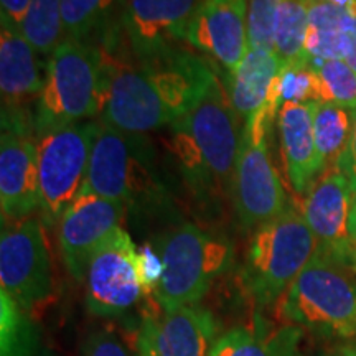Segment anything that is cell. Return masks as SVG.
<instances>
[{"label": "cell", "instance_id": "cell-1", "mask_svg": "<svg viewBox=\"0 0 356 356\" xmlns=\"http://www.w3.org/2000/svg\"><path fill=\"white\" fill-rule=\"evenodd\" d=\"M243 127L218 76L197 104L172 124L173 152L197 191L220 186L231 195Z\"/></svg>", "mask_w": 356, "mask_h": 356}, {"label": "cell", "instance_id": "cell-2", "mask_svg": "<svg viewBox=\"0 0 356 356\" xmlns=\"http://www.w3.org/2000/svg\"><path fill=\"white\" fill-rule=\"evenodd\" d=\"M47 65V81L32 114L38 137L102 113L106 78L101 48L65 38Z\"/></svg>", "mask_w": 356, "mask_h": 356}, {"label": "cell", "instance_id": "cell-3", "mask_svg": "<svg viewBox=\"0 0 356 356\" xmlns=\"http://www.w3.org/2000/svg\"><path fill=\"white\" fill-rule=\"evenodd\" d=\"M279 317L320 337H356L353 269L315 251L277 302Z\"/></svg>", "mask_w": 356, "mask_h": 356}, {"label": "cell", "instance_id": "cell-4", "mask_svg": "<svg viewBox=\"0 0 356 356\" xmlns=\"http://www.w3.org/2000/svg\"><path fill=\"white\" fill-rule=\"evenodd\" d=\"M162 274L154 296L163 312L197 305L213 282L229 269L233 244L225 236L181 222L159 239Z\"/></svg>", "mask_w": 356, "mask_h": 356}, {"label": "cell", "instance_id": "cell-5", "mask_svg": "<svg viewBox=\"0 0 356 356\" xmlns=\"http://www.w3.org/2000/svg\"><path fill=\"white\" fill-rule=\"evenodd\" d=\"M317 251L302 210L291 203L274 220L254 229L243 267V286L257 305L279 302Z\"/></svg>", "mask_w": 356, "mask_h": 356}, {"label": "cell", "instance_id": "cell-6", "mask_svg": "<svg viewBox=\"0 0 356 356\" xmlns=\"http://www.w3.org/2000/svg\"><path fill=\"white\" fill-rule=\"evenodd\" d=\"M160 188L154 149L144 134L124 132L101 122L81 191L129 207L155 197Z\"/></svg>", "mask_w": 356, "mask_h": 356}, {"label": "cell", "instance_id": "cell-7", "mask_svg": "<svg viewBox=\"0 0 356 356\" xmlns=\"http://www.w3.org/2000/svg\"><path fill=\"white\" fill-rule=\"evenodd\" d=\"M275 114H279L277 106L269 101L243 126L229 197L246 229H257L282 215L291 204L267 150V136Z\"/></svg>", "mask_w": 356, "mask_h": 356}, {"label": "cell", "instance_id": "cell-8", "mask_svg": "<svg viewBox=\"0 0 356 356\" xmlns=\"http://www.w3.org/2000/svg\"><path fill=\"white\" fill-rule=\"evenodd\" d=\"M99 126L96 121L79 122L38 137L40 211L44 225L60 221L81 193Z\"/></svg>", "mask_w": 356, "mask_h": 356}, {"label": "cell", "instance_id": "cell-9", "mask_svg": "<svg viewBox=\"0 0 356 356\" xmlns=\"http://www.w3.org/2000/svg\"><path fill=\"white\" fill-rule=\"evenodd\" d=\"M0 286L29 314L53 299L55 274L42 220L10 221L2 229Z\"/></svg>", "mask_w": 356, "mask_h": 356}, {"label": "cell", "instance_id": "cell-10", "mask_svg": "<svg viewBox=\"0 0 356 356\" xmlns=\"http://www.w3.org/2000/svg\"><path fill=\"white\" fill-rule=\"evenodd\" d=\"M86 307L96 317L126 314L142 297L154 291L145 274L144 256L122 228L101 244L89 261Z\"/></svg>", "mask_w": 356, "mask_h": 356}, {"label": "cell", "instance_id": "cell-11", "mask_svg": "<svg viewBox=\"0 0 356 356\" xmlns=\"http://www.w3.org/2000/svg\"><path fill=\"white\" fill-rule=\"evenodd\" d=\"M101 51L106 78L101 122L131 134H145L172 124L170 111L140 63L114 56L108 44Z\"/></svg>", "mask_w": 356, "mask_h": 356}, {"label": "cell", "instance_id": "cell-12", "mask_svg": "<svg viewBox=\"0 0 356 356\" xmlns=\"http://www.w3.org/2000/svg\"><path fill=\"white\" fill-rule=\"evenodd\" d=\"M355 193L340 172L333 167L322 172L305 193L302 215L317 241V252L356 269V239L350 233V213Z\"/></svg>", "mask_w": 356, "mask_h": 356}, {"label": "cell", "instance_id": "cell-13", "mask_svg": "<svg viewBox=\"0 0 356 356\" xmlns=\"http://www.w3.org/2000/svg\"><path fill=\"white\" fill-rule=\"evenodd\" d=\"M40 53L26 42L20 29L0 20V91H2V131L30 136L26 104L42 95L47 68Z\"/></svg>", "mask_w": 356, "mask_h": 356}, {"label": "cell", "instance_id": "cell-14", "mask_svg": "<svg viewBox=\"0 0 356 356\" xmlns=\"http://www.w3.org/2000/svg\"><path fill=\"white\" fill-rule=\"evenodd\" d=\"M126 204L81 191L63 213L58 228L61 256L68 273L84 280L89 261L101 244L121 228Z\"/></svg>", "mask_w": 356, "mask_h": 356}, {"label": "cell", "instance_id": "cell-15", "mask_svg": "<svg viewBox=\"0 0 356 356\" xmlns=\"http://www.w3.org/2000/svg\"><path fill=\"white\" fill-rule=\"evenodd\" d=\"M202 0H124L122 26L134 56L150 60L186 42Z\"/></svg>", "mask_w": 356, "mask_h": 356}, {"label": "cell", "instance_id": "cell-16", "mask_svg": "<svg viewBox=\"0 0 356 356\" xmlns=\"http://www.w3.org/2000/svg\"><path fill=\"white\" fill-rule=\"evenodd\" d=\"M218 335L215 315L204 307L185 305L147 314L137 335L136 356H210Z\"/></svg>", "mask_w": 356, "mask_h": 356}, {"label": "cell", "instance_id": "cell-17", "mask_svg": "<svg viewBox=\"0 0 356 356\" xmlns=\"http://www.w3.org/2000/svg\"><path fill=\"white\" fill-rule=\"evenodd\" d=\"M186 42L208 53L226 71L238 68L249 48L248 0H202Z\"/></svg>", "mask_w": 356, "mask_h": 356}, {"label": "cell", "instance_id": "cell-18", "mask_svg": "<svg viewBox=\"0 0 356 356\" xmlns=\"http://www.w3.org/2000/svg\"><path fill=\"white\" fill-rule=\"evenodd\" d=\"M0 204L3 221L25 220L40 208L37 144L26 134L2 131Z\"/></svg>", "mask_w": 356, "mask_h": 356}, {"label": "cell", "instance_id": "cell-19", "mask_svg": "<svg viewBox=\"0 0 356 356\" xmlns=\"http://www.w3.org/2000/svg\"><path fill=\"white\" fill-rule=\"evenodd\" d=\"M139 63L157 88L173 122L197 104L216 78L215 71L204 63L203 58L180 47Z\"/></svg>", "mask_w": 356, "mask_h": 356}, {"label": "cell", "instance_id": "cell-20", "mask_svg": "<svg viewBox=\"0 0 356 356\" xmlns=\"http://www.w3.org/2000/svg\"><path fill=\"white\" fill-rule=\"evenodd\" d=\"M317 102H286L277 114L287 177L297 193H307L320 170L314 115Z\"/></svg>", "mask_w": 356, "mask_h": 356}, {"label": "cell", "instance_id": "cell-21", "mask_svg": "<svg viewBox=\"0 0 356 356\" xmlns=\"http://www.w3.org/2000/svg\"><path fill=\"white\" fill-rule=\"evenodd\" d=\"M280 70L282 65L274 50L248 48L238 68L228 71L225 88L231 106L243 122H248L269 104Z\"/></svg>", "mask_w": 356, "mask_h": 356}, {"label": "cell", "instance_id": "cell-22", "mask_svg": "<svg viewBox=\"0 0 356 356\" xmlns=\"http://www.w3.org/2000/svg\"><path fill=\"white\" fill-rule=\"evenodd\" d=\"M302 328H234L216 340L210 356H299Z\"/></svg>", "mask_w": 356, "mask_h": 356}, {"label": "cell", "instance_id": "cell-23", "mask_svg": "<svg viewBox=\"0 0 356 356\" xmlns=\"http://www.w3.org/2000/svg\"><path fill=\"white\" fill-rule=\"evenodd\" d=\"M355 114V109L330 104V102H317L314 115V132L322 172L338 165V160L345 152L350 140Z\"/></svg>", "mask_w": 356, "mask_h": 356}, {"label": "cell", "instance_id": "cell-24", "mask_svg": "<svg viewBox=\"0 0 356 356\" xmlns=\"http://www.w3.org/2000/svg\"><path fill=\"white\" fill-rule=\"evenodd\" d=\"M312 2L314 0H280L274 53L282 68L309 65L305 56V37Z\"/></svg>", "mask_w": 356, "mask_h": 356}, {"label": "cell", "instance_id": "cell-25", "mask_svg": "<svg viewBox=\"0 0 356 356\" xmlns=\"http://www.w3.org/2000/svg\"><path fill=\"white\" fill-rule=\"evenodd\" d=\"M40 330L32 314L0 291V356H40Z\"/></svg>", "mask_w": 356, "mask_h": 356}, {"label": "cell", "instance_id": "cell-26", "mask_svg": "<svg viewBox=\"0 0 356 356\" xmlns=\"http://www.w3.org/2000/svg\"><path fill=\"white\" fill-rule=\"evenodd\" d=\"M20 32L40 55L50 58L66 38L61 0H32Z\"/></svg>", "mask_w": 356, "mask_h": 356}, {"label": "cell", "instance_id": "cell-27", "mask_svg": "<svg viewBox=\"0 0 356 356\" xmlns=\"http://www.w3.org/2000/svg\"><path fill=\"white\" fill-rule=\"evenodd\" d=\"M124 0H61L66 38L86 42Z\"/></svg>", "mask_w": 356, "mask_h": 356}, {"label": "cell", "instance_id": "cell-28", "mask_svg": "<svg viewBox=\"0 0 356 356\" xmlns=\"http://www.w3.org/2000/svg\"><path fill=\"white\" fill-rule=\"evenodd\" d=\"M315 73L318 79V102L356 111V71L351 66L343 60H330L315 66Z\"/></svg>", "mask_w": 356, "mask_h": 356}, {"label": "cell", "instance_id": "cell-29", "mask_svg": "<svg viewBox=\"0 0 356 356\" xmlns=\"http://www.w3.org/2000/svg\"><path fill=\"white\" fill-rule=\"evenodd\" d=\"M280 106L286 102H318V79L315 68L286 66L274 83Z\"/></svg>", "mask_w": 356, "mask_h": 356}, {"label": "cell", "instance_id": "cell-30", "mask_svg": "<svg viewBox=\"0 0 356 356\" xmlns=\"http://www.w3.org/2000/svg\"><path fill=\"white\" fill-rule=\"evenodd\" d=\"M280 0H248L249 48L274 50Z\"/></svg>", "mask_w": 356, "mask_h": 356}, {"label": "cell", "instance_id": "cell-31", "mask_svg": "<svg viewBox=\"0 0 356 356\" xmlns=\"http://www.w3.org/2000/svg\"><path fill=\"white\" fill-rule=\"evenodd\" d=\"M83 356H131L121 338L111 330L92 332L83 343Z\"/></svg>", "mask_w": 356, "mask_h": 356}, {"label": "cell", "instance_id": "cell-32", "mask_svg": "<svg viewBox=\"0 0 356 356\" xmlns=\"http://www.w3.org/2000/svg\"><path fill=\"white\" fill-rule=\"evenodd\" d=\"M338 168L343 173L348 180V184L356 195V114H355V124L351 129V136L348 144H346L345 152L341 154L340 160H338Z\"/></svg>", "mask_w": 356, "mask_h": 356}, {"label": "cell", "instance_id": "cell-33", "mask_svg": "<svg viewBox=\"0 0 356 356\" xmlns=\"http://www.w3.org/2000/svg\"><path fill=\"white\" fill-rule=\"evenodd\" d=\"M30 2L32 0H0V20L20 29L29 12Z\"/></svg>", "mask_w": 356, "mask_h": 356}, {"label": "cell", "instance_id": "cell-34", "mask_svg": "<svg viewBox=\"0 0 356 356\" xmlns=\"http://www.w3.org/2000/svg\"><path fill=\"white\" fill-rule=\"evenodd\" d=\"M343 61L356 71V10L351 12L346 24V47Z\"/></svg>", "mask_w": 356, "mask_h": 356}, {"label": "cell", "instance_id": "cell-35", "mask_svg": "<svg viewBox=\"0 0 356 356\" xmlns=\"http://www.w3.org/2000/svg\"><path fill=\"white\" fill-rule=\"evenodd\" d=\"M350 233L356 239V195H355L353 207H351V213H350Z\"/></svg>", "mask_w": 356, "mask_h": 356}, {"label": "cell", "instance_id": "cell-36", "mask_svg": "<svg viewBox=\"0 0 356 356\" xmlns=\"http://www.w3.org/2000/svg\"><path fill=\"white\" fill-rule=\"evenodd\" d=\"M341 356H356V343L343 346L341 348Z\"/></svg>", "mask_w": 356, "mask_h": 356}, {"label": "cell", "instance_id": "cell-37", "mask_svg": "<svg viewBox=\"0 0 356 356\" xmlns=\"http://www.w3.org/2000/svg\"><path fill=\"white\" fill-rule=\"evenodd\" d=\"M40 356H58L56 351H53L51 348H42V353Z\"/></svg>", "mask_w": 356, "mask_h": 356}, {"label": "cell", "instance_id": "cell-38", "mask_svg": "<svg viewBox=\"0 0 356 356\" xmlns=\"http://www.w3.org/2000/svg\"><path fill=\"white\" fill-rule=\"evenodd\" d=\"M340 356H341V355H340Z\"/></svg>", "mask_w": 356, "mask_h": 356}]
</instances>
